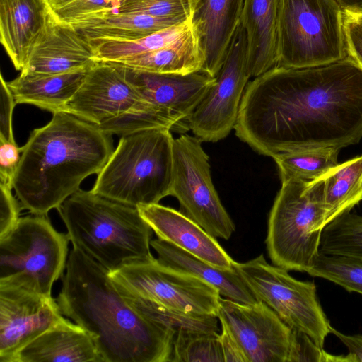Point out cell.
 <instances>
[{"instance_id": "1", "label": "cell", "mask_w": 362, "mask_h": 362, "mask_svg": "<svg viewBox=\"0 0 362 362\" xmlns=\"http://www.w3.org/2000/svg\"><path fill=\"white\" fill-rule=\"evenodd\" d=\"M236 136L274 158L362 139V68L350 57L324 66H276L248 82Z\"/></svg>"}, {"instance_id": "2", "label": "cell", "mask_w": 362, "mask_h": 362, "mask_svg": "<svg viewBox=\"0 0 362 362\" xmlns=\"http://www.w3.org/2000/svg\"><path fill=\"white\" fill-rule=\"evenodd\" d=\"M62 283L61 313L90 334L103 362L171 361L175 332L131 306L96 261L73 247Z\"/></svg>"}, {"instance_id": "3", "label": "cell", "mask_w": 362, "mask_h": 362, "mask_svg": "<svg viewBox=\"0 0 362 362\" xmlns=\"http://www.w3.org/2000/svg\"><path fill=\"white\" fill-rule=\"evenodd\" d=\"M112 135L71 114H53L23 146L13 189L22 208L47 216L98 174L112 151Z\"/></svg>"}, {"instance_id": "4", "label": "cell", "mask_w": 362, "mask_h": 362, "mask_svg": "<svg viewBox=\"0 0 362 362\" xmlns=\"http://www.w3.org/2000/svg\"><path fill=\"white\" fill-rule=\"evenodd\" d=\"M75 247L109 273L155 259L153 230L137 207L79 189L57 209Z\"/></svg>"}, {"instance_id": "5", "label": "cell", "mask_w": 362, "mask_h": 362, "mask_svg": "<svg viewBox=\"0 0 362 362\" xmlns=\"http://www.w3.org/2000/svg\"><path fill=\"white\" fill-rule=\"evenodd\" d=\"M170 129H148L121 136L90 189L138 207L170 195L174 140Z\"/></svg>"}, {"instance_id": "6", "label": "cell", "mask_w": 362, "mask_h": 362, "mask_svg": "<svg viewBox=\"0 0 362 362\" xmlns=\"http://www.w3.org/2000/svg\"><path fill=\"white\" fill-rule=\"evenodd\" d=\"M281 183L268 220L267 250L274 265L308 273L320 254L325 227L323 180Z\"/></svg>"}, {"instance_id": "7", "label": "cell", "mask_w": 362, "mask_h": 362, "mask_svg": "<svg viewBox=\"0 0 362 362\" xmlns=\"http://www.w3.org/2000/svg\"><path fill=\"white\" fill-rule=\"evenodd\" d=\"M276 66L327 65L347 55L343 12L335 0H280Z\"/></svg>"}, {"instance_id": "8", "label": "cell", "mask_w": 362, "mask_h": 362, "mask_svg": "<svg viewBox=\"0 0 362 362\" xmlns=\"http://www.w3.org/2000/svg\"><path fill=\"white\" fill-rule=\"evenodd\" d=\"M31 214L0 238V286L51 296L54 283L64 274L70 240L47 216Z\"/></svg>"}, {"instance_id": "9", "label": "cell", "mask_w": 362, "mask_h": 362, "mask_svg": "<svg viewBox=\"0 0 362 362\" xmlns=\"http://www.w3.org/2000/svg\"><path fill=\"white\" fill-rule=\"evenodd\" d=\"M235 267L259 301L273 310L290 328L307 334L323 348L332 327L317 295L313 281L291 276L288 270L269 264L261 255Z\"/></svg>"}, {"instance_id": "10", "label": "cell", "mask_w": 362, "mask_h": 362, "mask_svg": "<svg viewBox=\"0 0 362 362\" xmlns=\"http://www.w3.org/2000/svg\"><path fill=\"white\" fill-rule=\"evenodd\" d=\"M201 142L188 134L175 139L170 195L178 200L181 212L214 238L227 240L235 226L214 186Z\"/></svg>"}, {"instance_id": "11", "label": "cell", "mask_w": 362, "mask_h": 362, "mask_svg": "<svg viewBox=\"0 0 362 362\" xmlns=\"http://www.w3.org/2000/svg\"><path fill=\"white\" fill-rule=\"evenodd\" d=\"M109 275L123 293L187 314L217 316L221 296L216 288L156 258L126 265Z\"/></svg>"}, {"instance_id": "12", "label": "cell", "mask_w": 362, "mask_h": 362, "mask_svg": "<svg viewBox=\"0 0 362 362\" xmlns=\"http://www.w3.org/2000/svg\"><path fill=\"white\" fill-rule=\"evenodd\" d=\"M250 78L247 39L239 23L214 84L187 119L196 137L216 142L230 133Z\"/></svg>"}, {"instance_id": "13", "label": "cell", "mask_w": 362, "mask_h": 362, "mask_svg": "<svg viewBox=\"0 0 362 362\" xmlns=\"http://www.w3.org/2000/svg\"><path fill=\"white\" fill-rule=\"evenodd\" d=\"M217 317L247 362H287L291 328L263 302L244 304L221 297Z\"/></svg>"}, {"instance_id": "14", "label": "cell", "mask_w": 362, "mask_h": 362, "mask_svg": "<svg viewBox=\"0 0 362 362\" xmlns=\"http://www.w3.org/2000/svg\"><path fill=\"white\" fill-rule=\"evenodd\" d=\"M62 315L52 296L0 286V362H11L22 348L59 323Z\"/></svg>"}, {"instance_id": "15", "label": "cell", "mask_w": 362, "mask_h": 362, "mask_svg": "<svg viewBox=\"0 0 362 362\" xmlns=\"http://www.w3.org/2000/svg\"><path fill=\"white\" fill-rule=\"evenodd\" d=\"M144 103L126 79L122 66L96 62L87 70L64 112L98 126Z\"/></svg>"}, {"instance_id": "16", "label": "cell", "mask_w": 362, "mask_h": 362, "mask_svg": "<svg viewBox=\"0 0 362 362\" xmlns=\"http://www.w3.org/2000/svg\"><path fill=\"white\" fill-rule=\"evenodd\" d=\"M122 68L126 79L144 100L177 122L188 119L215 83V77L203 70L175 74Z\"/></svg>"}, {"instance_id": "17", "label": "cell", "mask_w": 362, "mask_h": 362, "mask_svg": "<svg viewBox=\"0 0 362 362\" xmlns=\"http://www.w3.org/2000/svg\"><path fill=\"white\" fill-rule=\"evenodd\" d=\"M96 61L90 41L71 25L51 15L21 76L59 75L88 69Z\"/></svg>"}, {"instance_id": "18", "label": "cell", "mask_w": 362, "mask_h": 362, "mask_svg": "<svg viewBox=\"0 0 362 362\" xmlns=\"http://www.w3.org/2000/svg\"><path fill=\"white\" fill-rule=\"evenodd\" d=\"M137 208L158 238L216 267L222 269L234 267L235 262L216 238L182 212L159 203Z\"/></svg>"}, {"instance_id": "19", "label": "cell", "mask_w": 362, "mask_h": 362, "mask_svg": "<svg viewBox=\"0 0 362 362\" xmlns=\"http://www.w3.org/2000/svg\"><path fill=\"white\" fill-rule=\"evenodd\" d=\"M50 17L45 0H0V41L21 71Z\"/></svg>"}, {"instance_id": "20", "label": "cell", "mask_w": 362, "mask_h": 362, "mask_svg": "<svg viewBox=\"0 0 362 362\" xmlns=\"http://www.w3.org/2000/svg\"><path fill=\"white\" fill-rule=\"evenodd\" d=\"M244 0H197L192 18L205 57L202 70L216 76L240 23Z\"/></svg>"}, {"instance_id": "21", "label": "cell", "mask_w": 362, "mask_h": 362, "mask_svg": "<svg viewBox=\"0 0 362 362\" xmlns=\"http://www.w3.org/2000/svg\"><path fill=\"white\" fill-rule=\"evenodd\" d=\"M11 362H103L90 334L63 317L22 348Z\"/></svg>"}, {"instance_id": "22", "label": "cell", "mask_w": 362, "mask_h": 362, "mask_svg": "<svg viewBox=\"0 0 362 362\" xmlns=\"http://www.w3.org/2000/svg\"><path fill=\"white\" fill-rule=\"evenodd\" d=\"M151 247L157 253V260L160 264L203 280L225 298L244 304L259 301L235 264L231 269L216 267L159 238L151 240Z\"/></svg>"}, {"instance_id": "23", "label": "cell", "mask_w": 362, "mask_h": 362, "mask_svg": "<svg viewBox=\"0 0 362 362\" xmlns=\"http://www.w3.org/2000/svg\"><path fill=\"white\" fill-rule=\"evenodd\" d=\"M280 0H244L240 24L245 30L251 77L277 64V26Z\"/></svg>"}, {"instance_id": "24", "label": "cell", "mask_w": 362, "mask_h": 362, "mask_svg": "<svg viewBox=\"0 0 362 362\" xmlns=\"http://www.w3.org/2000/svg\"><path fill=\"white\" fill-rule=\"evenodd\" d=\"M180 23L139 13L110 11L87 17L71 25L89 41H100L137 40Z\"/></svg>"}, {"instance_id": "25", "label": "cell", "mask_w": 362, "mask_h": 362, "mask_svg": "<svg viewBox=\"0 0 362 362\" xmlns=\"http://www.w3.org/2000/svg\"><path fill=\"white\" fill-rule=\"evenodd\" d=\"M23 76L7 82L16 104H30L53 114L64 109L81 85L86 71Z\"/></svg>"}, {"instance_id": "26", "label": "cell", "mask_w": 362, "mask_h": 362, "mask_svg": "<svg viewBox=\"0 0 362 362\" xmlns=\"http://www.w3.org/2000/svg\"><path fill=\"white\" fill-rule=\"evenodd\" d=\"M204 62V54L192 26L182 37L165 47L112 63L152 73L187 74L202 70Z\"/></svg>"}, {"instance_id": "27", "label": "cell", "mask_w": 362, "mask_h": 362, "mask_svg": "<svg viewBox=\"0 0 362 362\" xmlns=\"http://www.w3.org/2000/svg\"><path fill=\"white\" fill-rule=\"evenodd\" d=\"M321 178L325 226L362 200V155L339 163Z\"/></svg>"}, {"instance_id": "28", "label": "cell", "mask_w": 362, "mask_h": 362, "mask_svg": "<svg viewBox=\"0 0 362 362\" xmlns=\"http://www.w3.org/2000/svg\"><path fill=\"white\" fill-rule=\"evenodd\" d=\"M192 21L175 25L134 40L90 41L96 62H115L165 47L185 35Z\"/></svg>"}, {"instance_id": "29", "label": "cell", "mask_w": 362, "mask_h": 362, "mask_svg": "<svg viewBox=\"0 0 362 362\" xmlns=\"http://www.w3.org/2000/svg\"><path fill=\"white\" fill-rule=\"evenodd\" d=\"M340 151L334 147L304 149L278 155L273 159L281 182L290 180L313 182L339 164Z\"/></svg>"}, {"instance_id": "30", "label": "cell", "mask_w": 362, "mask_h": 362, "mask_svg": "<svg viewBox=\"0 0 362 362\" xmlns=\"http://www.w3.org/2000/svg\"><path fill=\"white\" fill-rule=\"evenodd\" d=\"M320 252L362 259V215L346 211L326 225L321 233Z\"/></svg>"}, {"instance_id": "31", "label": "cell", "mask_w": 362, "mask_h": 362, "mask_svg": "<svg viewBox=\"0 0 362 362\" xmlns=\"http://www.w3.org/2000/svg\"><path fill=\"white\" fill-rule=\"evenodd\" d=\"M119 291V290H118ZM126 300L148 318L173 329L219 332L217 316H201L177 311L119 291Z\"/></svg>"}, {"instance_id": "32", "label": "cell", "mask_w": 362, "mask_h": 362, "mask_svg": "<svg viewBox=\"0 0 362 362\" xmlns=\"http://www.w3.org/2000/svg\"><path fill=\"white\" fill-rule=\"evenodd\" d=\"M171 361L224 362L219 332H177L173 340Z\"/></svg>"}, {"instance_id": "33", "label": "cell", "mask_w": 362, "mask_h": 362, "mask_svg": "<svg viewBox=\"0 0 362 362\" xmlns=\"http://www.w3.org/2000/svg\"><path fill=\"white\" fill-rule=\"evenodd\" d=\"M308 274L330 281L349 292L362 294V259L320 252Z\"/></svg>"}, {"instance_id": "34", "label": "cell", "mask_w": 362, "mask_h": 362, "mask_svg": "<svg viewBox=\"0 0 362 362\" xmlns=\"http://www.w3.org/2000/svg\"><path fill=\"white\" fill-rule=\"evenodd\" d=\"M178 122L168 113L150 103H145L98 125L110 135H126L158 127L170 129Z\"/></svg>"}, {"instance_id": "35", "label": "cell", "mask_w": 362, "mask_h": 362, "mask_svg": "<svg viewBox=\"0 0 362 362\" xmlns=\"http://www.w3.org/2000/svg\"><path fill=\"white\" fill-rule=\"evenodd\" d=\"M197 0H121L117 12L139 13L154 17L192 21Z\"/></svg>"}, {"instance_id": "36", "label": "cell", "mask_w": 362, "mask_h": 362, "mask_svg": "<svg viewBox=\"0 0 362 362\" xmlns=\"http://www.w3.org/2000/svg\"><path fill=\"white\" fill-rule=\"evenodd\" d=\"M50 15L57 21L74 24L83 18L117 11L121 0H45Z\"/></svg>"}, {"instance_id": "37", "label": "cell", "mask_w": 362, "mask_h": 362, "mask_svg": "<svg viewBox=\"0 0 362 362\" xmlns=\"http://www.w3.org/2000/svg\"><path fill=\"white\" fill-rule=\"evenodd\" d=\"M330 361L346 362V355H332L317 345L307 334L291 329V337L287 362Z\"/></svg>"}, {"instance_id": "38", "label": "cell", "mask_w": 362, "mask_h": 362, "mask_svg": "<svg viewBox=\"0 0 362 362\" xmlns=\"http://www.w3.org/2000/svg\"><path fill=\"white\" fill-rule=\"evenodd\" d=\"M22 151L16 143L0 139V185L13 189Z\"/></svg>"}, {"instance_id": "39", "label": "cell", "mask_w": 362, "mask_h": 362, "mask_svg": "<svg viewBox=\"0 0 362 362\" xmlns=\"http://www.w3.org/2000/svg\"><path fill=\"white\" fill-rule=\"evenodd\" d=\"M12 189L0 185V238L7 234L18 223L22 206L12 194Z\"/></svg>"}, {"instance_id": "40", "label": "cell", "mask_w": 362, "mask_h": 362, "mask_svg": "<svg viewBox=\"0 0 362 362\" xmlns=\"http://www.w3.org/2000/svg\"><path fill=\"white\" fill-rule=\"evenodd\" d=\"M1 81V112H0V139L16 143L12 127V117L16 104L15 98L3 75Z\"/></svg>"}, {"instance_id": "41", "label": "cell", "mask_w": 362, "mask_h": 362, "mask_svg": "<svg viewBox=\"0 0 362 362\" xmlns=\"http://www.w3.org/2000/svg\"><path fill=\"white\" fill-rule=\"evenodd\" d=\"M221 326L220 341L224 362H247L246 358L235 339L223 325Z\"/></svg>"}, {"instance_id": "42", "label": "cell", "mask_w": 362, "mask_h": 362, "mask_svg": "<svg viewBox=\"0 0 362 362\" xmlns=\"http://www.w3.org/2000/svg\"><path fill=\"white\" fill-rule=\"evenodd\" d=\"M348 349L346 355L347 362H362V335L344 334L332 327V333Z\"/></svg>"}, {"instance_id": "43", "label": "cell", "mask_w": 362, "mask_h": 362, "mask_svg": "<svg viewBox=\"0 0 362 362\" xmlns=\"http://www.w3.org/2000/svg\"><path fill=\"white\" fill-rule=\"evenodd\" d=\"M340 6L342 12L353 14H362V0H335Z\"/></svg>"}]
</instances>
